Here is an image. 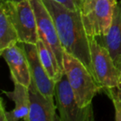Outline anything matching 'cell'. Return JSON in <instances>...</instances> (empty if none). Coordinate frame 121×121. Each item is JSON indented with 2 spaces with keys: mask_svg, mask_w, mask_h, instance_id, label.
<instances>
[{
  "mask_svg": "<svg viewBox=\"0 0 121 121\" xmlns=\"http://www.w3.org/2000/svg\"><path fill=\"white\" fill-rule=\"evenodd\" d=\"M76 1H77V2L79 3L80 4H81V0H76ZM80 6H81V5H80Z\"/></svg>",
  "mask_w": 121,
  "mask_h": 121,
  "instance_id": "20",
  "label": "cell"
},
{
  "mask_svg": "<svg viewBox=\"0 0 121 121\" xmlns=\"http://www.w3.org/2000/svg\"><path fill=\"white\" fill-rule=\"evenodd\" d=\"M19 42L17 30L4 9H0V51Z\"/></svg>",
  "mask_w": 121,
  "mask_h": 121,
  "instance_id": "14",
  "label": "cell"
},
{
  "mask_svg": "<svg viewBox=\"0 0 121 121\" xmlns=\"http://www.w3.org/2000/svg\"><path fill=\"white\" fill-rule=\"evenodd\" d=\"M36 46L37 48L39 58H40L44 69L46 70L51 79H52L56 83L62 76L64 71L60 67L54 55L47 48V46L44 44V42L42 40L39 39Z\"/></svg>",
  "mask_w": 121,
  "mask_h": 121,
  "instance_id": "13",
  "label": "cell"
},
{
  "mask_svg": "<svg viewBox=\"0 0 121 121\" xmlns=\"http://www.w3.org/2000/svg\"><path fill=\"white\" fill-rule=\"evenodd\" d=\"M22 0H1V2H14V3H17V2H21Z\"/></svg>",
  "mask_w": 121,
  "mask_h": 121,
  "instance_id": "17",
  "label": "cell"
},
{
  "mask_svg": "<svg viewBox=\"0 0 121 121\" xmlns=\"http://www.w3.org/2000/svg\"><path fill=\"white\" fill-rule=\"evenodd\" d=\"M96 39L108 50L119 70L121 66V1L118 2L115 8L113 22L108 33Z\"/></svg>",
  "mask_w": 121,
  "mask_h": 121,
  "instance_id": "12",
  "label": "cell"
},
{
  "mask_svg": "<svg viewBox=\"0 0 121 121\" xmlns=\"http://www.w3.org/2000/svg\"><path fill=\"white\" fill-rule=\"evenodd\" d=\"M29 114L27 121H56L60 120L56 114L57 106L54 104L53 96L43 95L31 82L28 86Z\"/></svg>",
  "mask_w": 121,
  "mask_h": 121,
  "instance_id": "9",
  "label": "cell"
},
{
  "mask_svg": "<svg viewBox=\"0 0 121 121\" xmlns=\"http://www.w3.org/2000/svg\"><path fill=\"white\" fill-rule=\"evenodd\" d=\"M0 54L5 60L10 71L13 83L23 85L28 87L32 82L29 63L22 42L0 51Z\"/></svg>",
  "mask_w": 121,
  "mask_h": 121,
  "instance_id": "8",
  "label": "cell"
},
{
  "mask_svg": "<svg viewBox=\"0 0 121 121\" xmlns=\"http://www.w3.org/2000/svg\"><path fill=\"white\" fill-rule=\"evenodd\" d=\"M63 70L80 105L83 108L92 105L93 99L101 88L87 67L81 60L65 52Z\"/></svg>",
  "mask_w": 121,
  "mask_h": 121,
  "instance_id": "2",
  "label": "cell"
},
{
  "mask_svg": "<svg viewBox=\"0 0 121 121\" xmlns=\"http://www.w3.org/2000/svg\"><path fill=\"white\" fill-rule=\"evenodd\" d=\"M118 0H84L81 17L89 37H101L108 33L114 18Z\"/></svg>",
  "mask_w": 121,
  "mask_h": 121,
  "instance_id": "3",
  "label": "cell"
},
{
  "mask_svg": "<svg viewBox=\"0 0 121 121\" xmlns=\"http://www.w3.org/2000/svg\"><path fill=\"white\" fill-rule=\"evenodd\" d=\"M56 25L64 52L76 57L93 75L89 37L85 29L81 9L71 10L55 0H42Z\"/></svg>",
  "mask_w": 121,
  "mask_h": 121,
  "instance_id": "1",
  "label": "cell"
},
{
  "mask_svg": "<svg viewBox=\"0 0 121 121\" xmlns=\"http://www.w3.org/2000/svg\"><path fill=\"white\" fill-rule=\"evenodd\" d=\"M83 1H84V0H81V3L83 2Z\"/></svg>",
  "mask_w": 121,
  "mask_h": 121,
  "instance_id": "21",
  "label": "cell"
},
{
  "mask_svg": "<svg viewBox=\"0 0 121 121\" xmlns=\"http://www.w3.org/2000/svg\"><path fill=\"white\" fill-rule=\"evenodd\" d=\"M104 91L108 94L109 97L110 98L114 104V110H115V120L121 121V99L117 86L111 88V89H107Z\"/></svg>",
  "mask_w": 121,
  "mask_h": 121,
  "instance_id": "15",
  "label": "cell"
},
{
  "mask_svg": "<svg viewBox=\"0 0 121 121\" xmlns=\"http://www.w3.org/2000/svg\"><path fill=\"white\" fill-rule=\"evenodd\" d=\"M59 4H62L65 7L68 8L69 9L71 10H76V9H80V5L81 4L76 1V0H55Z\"/></svg>",
  "mask_w": 121,
  "mask_h": 121,
  "instance_id": "16",
  "label": "cell"
},
{
  "mask_svg": "<svg viewBox=\"0 0 121 121\" xmlns=\"http://www.w3.org/2000/svg\"><path fill=\"white\" fill-rule=\"evenodd\" d=\"M35 13L39 39L44 42L56 59L60 67L63 71L64 51L58 37L57 30L49 11L42 0H30Z\"/></svg>",
  "mask_w": 121,
  "mask_h": 121,
  "instance_id": "7",
  "label": "cell"
},
{
  "mask_svg": "<svg viewBox=\"0 0 121 121\" xmlns=\"http://www.w3.org/2000/svg\"><path fill=\"white\" fill-rule=\"evenodd\" d=\"M9 99L14 103L13 109L7 111L4 108L3 99L0 103V120L17 121L23 119L27 121L29 114V92L28 87L23 85L14 83V89L12 91H2Z\"/></svg>",
  "mask_w": 121,
  "mask_h": 121,
  "instance_id": "11",
  "label": "cell"
},
{
  "mask_svg": "<svg viewBox=\"0 0 121 121\" xmlns=\"http://www.w3.org/2000/svg\"><path fill=\"white\" fill-rule=\"evenodd\" d=\"M55 96L60 121H91L94 119L92 105L86 108L80 105L65 72L56 84Z\"/></svg>",
  "mask_w": 121,
  "mask_h": 121,
  "instance_id": "6",
  "label": "cell"
},
{
  "mask_svg": "<svg viewBox=\"0 0 121 121\" xmlns=\"http://www.w3.org/2000/svg\"><path fill=\"white\" fill-rule=\"evenodd\" d=\"M93 76L101 90L119 86V70L108 50L95 37H89Z\"/></svg>",
  "mask_w": 121,
  "mask_h": 121,
  "instance_id": "5",
  "label": "cell"
},
{
  "mask_svg": "<svg viewBox=\"0 0 121 121\" xmlns=\"http://www.w3.org/2000/svg\"><path fill=\"white\" fill-rule=\"evenodd\" d=\"M117 88H118V91H119V96H120V99H121V83H119V86H117Z\"/></svg>",
  "mask_w": 121,
  "mask_h": 121,
  "instance_id": "18",
  "label": "cell"
},
{
  "mask_svg": "<svg viewBox=\"0 0 121 121\" xmlns=\"http://www.w3.org/2000/svg\"><path fill=\"white\" fill-rule=\"evenodd\" d=\"M4 9L17 30L19 42L37 44L39 40L37 20L30 0L21 2H1Z\"/></svg>",
  "mask_w": 121,
  "mask_h": 121,
  "instance_id": "4",
  "label": "cell"
},
{
  "mask_svg": "<svg viewBox=\"0 0 121 121\" xmlns=\"http://www.w3.org/2000/svg\"><path fill=\"white\" fill-rule=\"evenodd\" d=\"M119 83H121V66L119 69Z\"/></svg>",
  "mask_w": 121,
  "mask_h": 121,
  "instance_id": "19",
  "label": "cell"
},
{
  "mask_svg": "<svg viewBox=\"0 0 121 121\" xmlns=\"http://www.w3.org/2000/svg\"><path fill=\"white\" fill-rule=\"evenodd\" d=\"M22 45L28 60L32 81L43 95L54 97L56 83L51 79L44 69L39 58L36 44L22 42Z\"/></svg>",
  "mask_w": 121,
  "mask_h": 121,
  "instance_id": "10",
  "label": "cell"
}]
</instances>
